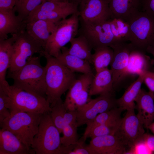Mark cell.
Here are the masks:
<instances>
[{"instance_id": "cell-29", "label": "cell", "mask_w": 154, "mask_h": 154, "mask_svg": "<svg viewBox=\"0 0 154 154\" xmlns=\"http://www.w3.org/2000/svg\"><path fill=\"white\" fill-rule=\"evenodd\" d=\"M92 54V64L96 72L108 68L113 58L114 51L110 46L98 48L94 50Z\"/></svg>"}, {"instance_id": "cell-33", "label": "cell", "mask_w": 154, "mask_h": 154, "mask_svg": "<svg viewBox=\"0 0 154 154\" xmlns=\"http://www.w3.org/2000/svg\"><path fill=\"white\" fill-rule=\"evenodd\" d=\"M50 107V114L52 119L60 133H62L64 126V117L67 111L62 99Z\"/></svg>"}, {"instance_id": "cell-46", "label": "cell", "mask_w": 154, "mask_h": 154, "mask_svg": "<svg viewBox=\"0 0 154 154\" xmlns=\"http://www.w3.org/2000/svg\"><path fill=\"white\" fill-rule=\"evenodd\" d=\"M76 0H70V1L74 3H75V1Z\"/></svg>"}, {"instance_id": "cell-16", "label": "cell", "mask_w": 154, "mask_h": 154, "mask_svg": "<svg viewBox=\"0 0 154 154\" xmlns=\"http://www.w3.org/2000/svg\"><path fill=\"white\" fill-rule=\"evenodd\" d=\"M88 146L92 154H127L129 149L122 139L116 134L92 138Z\"/></svg>"}, {"instance_id": "cell-42", "label": "cell", "mask_w": 154, "mask_h": 154, "mask_svg": "<svg viewBox=\"0 0 154 154\" xmlns=\"http://www.w3.org/2000/svg\"><path fill=\"white\" fill-rule=\"evenodd\" d=\"M143 139L149 149L154 152V135L147 133H145Z\"/></svg>"}, {"instance_id": "cell-37", "label": "cell", "mask_w": 154, "mask_h": 154, "mask_svg": "<svg viewBox=\"0 0 154 154\" xmlns=\"http://www.w3.org/2000/svg\"><path fill=\"white\" fill-rule=\"evenodd\" d=\"M85 141L81 139L75 144L73 149L69 154H92L88 145L85 143Z\"/></svg>"}, {"instance_id": "cell-38", "label": "cell", "mask_w": 154, "mask_h": 154, "mask_svg": "<svg viewBox=\"0 0 154 154\" xmlns=\"http://www.w3.org/2000/svg\"><path fill=\"white\" fill-rule=\"evenodd\" d=\"M143 83L149 90V91L154 93V71H145L143 73Z\"/></svg>"}, {"instance_id": "cell-32", "label": "cell", "mask_w": 154, "mask_h": 154, "mask_svg": "<svg viewBox=\"0 0 154 154\" xmlns=\"http://www.w3.org/2000/svg\"><path fill=\"white\" fill-rule=\"evenodd\" d=\"M121 119L95 126L89 132L87 138L92 139L98 136L115 134L119 127Z\"/></svg>"}, {"instance_id": "cell-7", "label": "cell", "mask_w": 154, "mask_h": 154, "mask_svg": "<svg viewBox=\"0 0 154 154\" xmlns=\"http://www.w3.org/2000/svg\"><path fill=\"white\" fill-rule=\"evenodd\" d=\"M79 22L78 11L59 21L46 44L44 51L57 57L61 53L62 48L78 34Z\"/></svg>"}, {"instance_id": "cell-26", "label": "cell", "mask_w": 154, "mask_h": 154, "mask_svg": "<svg viewBox=\"0 0 154 154\" xmlns=\"http://www.w3.org/2000/svg\"><path fill=\"white\" fill-rule=\"evenodd\" d=\"M56 58L72 71L83 74H93L90 64L88 62L77 56L61 50V53Z\"/></svg>"}, {"instance_id": "cell-11", "label": "cell", "mask_w": 154, "mask_h": 154, "mask_svg": "<svg viewBox=\"0 0 154 154\" xmlns=\"http://www.w3.org/2000/svg\"><path fill=\"white\" fill-rule=\"evenodd\" d=\"M117 107L118 106L115 92L90 99L86 104L76 110L77 125L78 127L86 124L99 114Z\"/></svg>"}, {"instance_id": "cell-9", "label": "cell", "mask_w": 154, "mask_h": 154, "mask_svg": "<svg viewBox=\"0 0 154 154\" xmlns=\"http://www.w3.org/2000/svg\"><path fill=\"white\" fill-rule=\"evenodd\" d=\"M78 5L67 1H44L29 15L26 23L39 19H46L58 22L78 11Z\"/></svg>"}, {"instance_id": "cell-12", "label": "cell", "mask_w": 154, "mask_h": 154, "mask_svg": "<svg viewBox=\"0 0 154 154\" xmlns=\"http://www.w3.org/2000/svg\"><path fill=\"white\" fill-rule=\"evenodd\" d=\"M127 42L116 41L110 46L114 51L113 58L110 65L115 91L119 89L127 76L126 71L133 47L130 43Z\"/></svg>"}, {"instance_id": "cell-21", "label": "cell", "mask_w": 154, "mask_h": 154, "mask_svg": "<svg viewBox=\"0 0 154 154\" xmlns=\"http://www.w3.org/2000/svg\"><path fill=\"white\" fill-rule=\"evenodd\" d=\"M109 7L111 19L125 21L141 10V0H110Z\"/></svg>"}, {"instance_id": "cell-8", "label": "cell", "mask_w": 154, "mask_h": 154, "mask_svg": "<svg viewBox=\"0 0 154 154\" xmlns=\"http://www.w3.org/2000/svg\"><path fill=\"white\" fill-rule=\"evenodd\" d=\"M44 50L42 44L31 37L25 30L17 34L13 44V53L8 75L18 71L35 53L43 56Z\"/></svg>"}, {"instance_id": "cell-36", "label": "cell", "mask_w": 154, "mask_h": 154, "mask_svg": "<svg viewBox=\"0 0 154 154\" xmlns=\"http://www.w3.org/2000/svg\"><path fill=\"white\" fill-rule=\"evenodd\" d=\"M153 153L148 147L143 138L131 148L127 154H152Z\"/></svg>"}, {"instance_id": "cell-24", "label": "cell", "mask_w": 154, "mask_h": 154, "mask_svg": "<svg viewBox=\"0 0 154 154\" xmlns=\"http://www.w3.org/2000/svg\"><path fill=\"white\" fill-rule=\"evenodd\" d=\"M16 35L7 39L0 40V85L7 82L6 80L7 71L10 68L13 53V44Z\"/></svg>"}, {"instance_id": "cell-22", "label": "cell", "mask_w": 154, "mask_h": 154, "mask_svg": "<svg viewBox=\"0 0 154 154\" xmlns=\"http://www.w3.org/2000/svg\"><path fill=\"white\" fill-rule=\"evenodd\" d=\"M146 53L133 47L126 71L127 76L131 75L138 76L146 71H154L152 70L153 66V60Z\"/></svg>"}, {"instance_id": "cell-25", "label": "cell", "mask_w": 154, "mask_h": 154, "mask_svg": "<svg viewBox=\"0 0 154 154\" xmlns=\"http://www.w3.org/2000/svg\"><path fill=\"white\" fill-rule=\"evenodd\" d=\"M70 42L71 46L69 48L63 47L61 50L70 54L73 55L88 62L92 64V49L86 38L79 35L72 38Z\"/></svg>"}, {"instance_id": "cell-31", "label": "cell", "mask_w": 154, "mask_h": 154, "mask_svg": "<svg viewBox=\"0 0 154 154\" xmlns=\"http://www.w3.org/2000/svg\"><path fill=\"white\" fill-rule=\"evenodd\" d=\"M46 0H16L13 9L17 13V15L26 21L30 13Z\"/></svg>"}, {"instance_id": "cell-44", "label": "cell", "mask_w": 154, "mask_h": 154, "mask_svg": "<svg viewBox=\"0 0 154 154\" xmlns=\"http://www.w3.org/2000/svg\"><path fill=\"white\" fill-rule=\"evenodd\" d=\"M154 134V122L151 123L147 127Z\"/></svg>"}, {"instance_id": "cell-3", "label": "cell", "mask_w": 154, "mask_h": 154, "mask_svg": "<svg viewBox=\"0 0 154 154\" xmlns=\"http://www.w3.org/2000/svg\"><path fill=\"white\" fill-rule=\"evenodd\" d=\"M7 95L6 107L11 114L23 112L43 114L50 112L51 108L46 98L25 91L8 82L0 85Z\"/></svg>"}, {"instance_id": "cell-19", "label": "cell", "mask_w": 154, "mask_h": 154, "mask_svg": "<svg viewBox=\"0 0 154 154\" xmlns=\"http://www.w3.org/2000/svg\"><path fill=\"white\" fill-rule=\"evenodd\" d=\"M34 150L22 142L9 130L0 129V154H35Z\"/></svg>"}, {"instance_id": "cell-41", "label": "cell", "mask_w": 154, "mask_h": 154, "mask_svg": "<svg viewBox=\"0 0 154 154\" xmlns=\"http://www.w3.org/2000/svg\"><path fill=\"white\" fill-rule=\"evenodd\" d=\"M16 0H0V10L12 9L14 7Z\"/></svg>"}, {"instance_id": "cell-27", "label": "cell", "mask_w": 154, "mask_h": 154, "mask_svg": "<svg viewBox=\"0 0 154 154\" xmlns=\"http://www.w3.org/2000/svg\"><path fill=\"white\" fill-rule=\"evenodd\" d=\"M143 78V73L139 74L137 79L128 87L122 96L117 99L119 107L124 110L132 108H135V100L141 88Z\"/></svg>"}, {"instance_id": "cell-18", "label": "cell", "mask_w": 154, "mask_h": 154, "mask_svg": "<svg viewBox=\"0 0 154 154\" xmlns=\"http://www.w3.org/2000/svg\"><path fill=\"white\" fill-rule=\"evenodd\" d=\"M154 93L143 88H141L135 100L137 116L147 129L154 120Z\"/></svg>"}, {"instance_id": "cell-35", "label": "cell", "mask_w": 154, "mask_h": 154, "mask_svg": "<svg viewBox=\"0 0 154 154\" xmlns=\"http://www.w3.org/2000/svg\"><path fill=\"white\" fill-rule=\"evenodd\" d=\"M7 101V95L2 88H0V123L11 116L10 111L5 106Z\"/></svg>"}, {"instance_id": "cell-45", "label": "cell", "mask_w": 154, "mask_h": 154, "mask_svg": "<svg viewBox=\"0 0 154 154\" xmlns=\"http://www.w3.org/2000/svg\"><path fill=\"white\" fill-rule=\"evenodd\" d=\"M47 1H67L68 0H46Z\"/></svg>"}, {"instance_id": "cell-30", "label": "cell", "mask_w": 154, "mask_h": 154, "mask_svg": "<svg viewBox=\"0 0 154 154\" xmlns=\"http://www.w3.org/2000/svg\"><path fill=\"white\" fill-rule=\"evenodd\" d=\"M112 31L116 41H129L130 30L128 23L121 19H111L110 20Z\"/></svg>"}, {"instance_id": "cell-43", "label": "cell", "mask_w": 154, "mask_h": 154, "mask_svg": "<svg viewBox=\"0 0 154 154\" xmlns=\"http://www.w3.org/2000/svg\"><path fill=\"white\" fill-rule=\"evenodd\" d=\"M146 52L152 54L154 57V46L148 47L147 49Z\"/></svg>"}, {"instance_id": "cell-23", "label": "cell", "mask_w": 154, "mask_h": 154, "mask_svg": "<svg viewBox=\"0 0 154 154\" xmlns=\"http://www.w3.org/2000/svg\"><path fill=\"white\" fill-rule=\"evenodd\" d=\"M115 92L111 70L107 68L96 72L90 86L89 96L100 95Z\"/></svg>"}, {"instance_id": "cell-34", "label": "cell", "mask_w": 154, "mask_h": 154, "mask_svg": "<svg viewBox=\"0 0 154 154\" xmlns=\"http://www.w3.org/2000/svg\"><path fill=\"white\" fill-rule=\"evenodd\" d=\"M76 124L64 125L62 129L63 135L61 137V145L68 146L77 143L79 141Z\"/></svg>"}, {"instance_id": "cell-14", "label": "cell", "mask_w": 154, "mask_h": 154, "mask_svg": "<svg viewBox=\"0 0 154 154\" xmlns=\"http://www.w3.org/2000/svg\"><path fill=\"white\" fill-rule=\"evenodd\" d=\"M94 76L93 74H83L76 78L63 102L67 111L76 110L89 100L90 87Z\"/></svg>"}, {"instance_id": "cell-40", "label": "cell", "mask_w": 154, "mask_h": 154, "mask_svg": "<svg viewBox=\"0 0 154 154\" xmlns=\"http://www.w3.org/2000/svg\"><path fill=\"white\" fill-rule=\"evenodd\" d=\"M77 112L76 110L67 111L64 118V125L67 124H76Z\"/></svg>"}, {"instance_id": "cell-4", "label": "cell", "mask_w": 154, "mask_h": 154, "mask_svg": "<svg viewBox=\"0 0 154 154\" xmlns=\"http://www.w3.org/2000/svg\"><path fill=\"white\" fill-rule=\"evenodd\" d=\"M43 114L23 112L11 114L10 117L0 123V127L9 130L27 146L32 148Z\"/></svg>"}, {"instance_id": "cell-10", "label": "cell", "mask_w": 154, "mask_h": 154, "mask_svg": "<svg viewBox=\"0 0 154 154\" xmlns=\"http://www.w3.org/2000/svg\"><path fill=\"white\" fill-rule=\"evenodd\" d=\"M110 19L98 22H86L79 19L80 27L78 34L84 36L94 50L110 46L116 41L111 30Z\"/></svg>"}, {"instance_id": "cell-15", "label": "cell", "mask_w": 154, "mask_h": 154, "mask_svg": "<svg viewBox=\"0 0 154 154\" xmlns=\"http://www.w3.org/2000/svg\"><path fill=\"white\" fill-rule=\"evenodd\" d=\"M110 0H82L78 6L79 19L86 22H98L111 18Z\"/></svg>"}, {"instance_id": "cell-13", "label": "cell", "mask_w": 154, "mask_h": 154, "mask_svg": "<svg viewBox=\"0 0 154 154\" xmlns=\"http://www.w3.org/2000/svg\"><path fill=\"white\" fill-rule=\"evenodd\" d=\"M135 108H132L126 110L115 133L122 139L129 149L143 139L145 133L143 124L135 114Z\"/></svg>"}, {"instance_id": "cell-17", "label": "cell", "mask_w": 154, "mask_h": 154, "mask_svg": "<svg viewBox=\"0 0 154 154\" xmlns=\"http://www.w3.org/2000/svg\"><path fill=\"white\" fill-rule=\"evenodd\" d=\"M15 13L13 8L0 10V40L7 39L8 34H18L25 30L26 21Z\"/></svg>"}, {"instance_id": "cell-28", "label": "cell", "mask_w": 154, "mask_h": 154, "mask_svg": "<svg viewBox=\"0 0 154 154\" xmlns=\"http://www.w3.org/2000/svg\"><path fill=\"white\" fill-rule=\"evenodd\" d=\"M124 110L122 108L117 107L98 115L94 119L88 122L81 140L85 141L88 134L95 126L100 125L116 121L121 119V115Z\"/></svg>"}, {"instance_id": "cell-1", "label": "cell", "mask_w": 154, "mask_h": 154, "mask_svg": "<svg viewBox=\"0 0 154 154\" xmlns=\"http://www.w3.org/2000/svg\"><path fill=\"white\" fill-rule=\"evenodd\" d=\"M46 60L45 76L46 98L52 106L61 99L76 79L74 72L68 69L56 58L44 51Z\"/></svg>"}, {"instance_id": "cell-20", "label": "cell", "mask_w": 154, "mask_h": 154, "mask_svg": "<svg viewBox=\"0 0 154 154\" xmlns=\"http://www.w3.org/2000/svg\"><path fill=\"white\" fill-rule=\"evenodd\" d=\"M58 22L46 19L38 20L27 23L25 31L33 39L39 42L44 49Z\"/></svg>"}, {"instance_id": "cell-2", "label": "cell", "mask_w": 154, "mask_h": 154, "mask_svg": "<svg viewBox=\"0 0 154 154\" xmlns=\"http://www.w3.org/2000/svg\"><path fill=\"white\" fill-rule=\"evenodd\" d=\"M41 56H33L18 71L7 75L14 81L13 86L46 98L45 66L41 64Z\"/></svg>"}, {"instance_id": "cell-39", "label": "cell", "mask_w": 154, "mask_h": 154, "mask_svg": "<svg viewBox=\"0 0 154 154\" xmlns=\"http://www.w3.org/2000/svg\"><path fill=\"white\" fill-rule=\"evenodd\" d=\"M141 11L154 16V0H141Z\"/></svg>"}, {"instance_id": "cell-5", "label": "cell", "mask_w": 154, "mask_h": 154, "mask_svg": "<svg viewBox=\"0 0 154 154\" xmlns=\"http://www.w3.org/2000/svg\"><path fill=\"white\" fill-rule=\"evenodd\" d=\"M126 21L130 30V43L134 48L146 53L148 47L154 46V16L140 11Z\"/></svg>"}, {"instance_id": "cell-6", "label": "cell", "mask_w": 154, "mask_h": 154, "mask_svg": "<svg viewBox=\"0 0 154 154\" xmlns=\"http://www.w3.org/2000/svg\"><path fill=\"white\" fill-rule=\"evenodd\" d=\"M60 133L50 112L43 114L31 147L36 154H59L61 145Z\"/></svg>"}]
</instances>
